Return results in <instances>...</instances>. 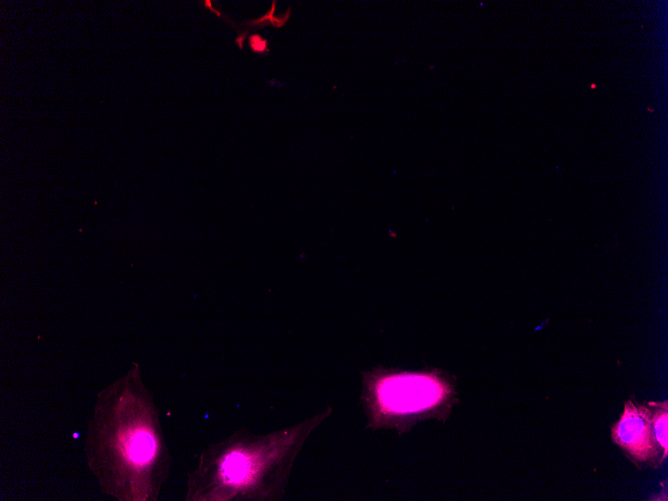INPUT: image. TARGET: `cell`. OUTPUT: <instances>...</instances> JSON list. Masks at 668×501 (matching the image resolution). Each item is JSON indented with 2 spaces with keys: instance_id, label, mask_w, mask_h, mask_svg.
Here are the masks:
<instances>
[{
  "instance_id": "cell-1",
  "label": "cell",
  "mask_w": 668,
  "mask_h": 501,
  "mask_svg": "<svg viewBox=\"0 0 668 501\" xmlns=\"http://www.w3.org/2000/svg\"><path fill=\"white\" fill-rule=\"evenodd\" d=\"M332 412L328 407L295 425L268 433L240 428L202 456L191 476L188 498L281 500L306 440Z\"/></svg>"
},
{
  "instance_id": "cell-2",
  "label": "cell",
  "mask_w": 668,
  "mask_h": 501,
  "mask_svg": "<svg viewBox=\"0 0 668 501\" xmlns=\"http://www.w3.org/2000/svg\"><path fill=\"white\" fill-rule=\"evenodd\" d=\"M361 376L367 429H395L401 435L426 419L445 421L458 402L455 378L437 368L406 371L379 365Z\"/></svg>"
},
{
  "instance_id": "cell-3",
  "label": "cell",
  "mask_w": 668,
  "mask_h": 501,
  "mask_svg": "<svg viewBox=\"0 0 668 501\" xmlns=\"http://www.w3.org/2000/svg\"><path fill=\"white\" fill-rule=\"evenodd\" d=\"M611 437L637 468H659L667 458L656 438L652 402L626 401Z\"/></svg>"
},
{
  "instance_id": "cell-4",
  "label": "cell",
  "mask_w": 668,
  "mask_h": 501,
  "mask_svg": "<svg viewBox=\"0 0 668 501\" xmlns=\"http://www.w3.org/2000/svg\"><path fill=\"white\" fill-rule=\"evenodd\" d=\"M275 8H276V1H273L270 10L264 16L258 19L245 22V24L250 27H260V28L264 27L266 24H271L275 28L283 27L287 23L290 17L291 8H288L287 12L281 17L274 16Z\"/></svg>"
},
{
  "instance_id": "cell-5",
  "label": "cell",
  "mask_w": 668,
  "mask_h": 501,
  "mask_svg": "<svg viewBox=\"0 0 668 501\" xmlns=\"http://www.w3.org/2000/svg\"><path fill=\"white\" fill-rule=\"evenodd\" d=\"M248 44L250 49L257 54H268L270 51L268 40L262 38L259 34L250 35Z\"/></svg>"
}]
</instances>
